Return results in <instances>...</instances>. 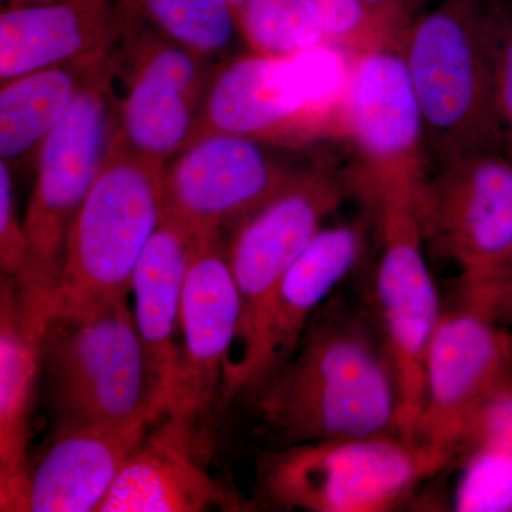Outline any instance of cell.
Listing matches in <instances>:
<instances>
[{"label": "cell", "instance_id": "7", "mask_svg": "<svg viewBox=\"0 0 512 512\" xmlns=\"http://www.w3.org/2000/svg\"><path fill=\"white\" fill-rule=\"evenodd\" d=\"M441 470L429 451L397 434L308 441L265 451L258 481L269 500L311 512H383Z\"/></svg>", "mask_w": 512, "mask_h": 512}, {"label": "cell", "instance_id": "22", "mask_svg": "<svg viewBox=\"0 0 512 512\" xmlns=\"http://www.w3.org/2000/svg\"><path fill=\"white\" fill-rule=\"evenodd\" d=\"M89 69L59 64L2 82V160L9 163L30 151L39 150L72 107L82 89L84 74Z\"/></svg>", "mask_w": 512, "mask_h": 512}, {"label": "cell", "instance_id": "30", "mask_svg": "<svg viewBox=\"0 0 512 512\" xmlns=\"http://www.w3.org/2000/svg\"><path fill=\"white\" fill-rule=\"evenodd\" d=\"M498 100H500L501 119H503L505 133H507L512 160V35L508 37L503 56H501Z\"/></svg>", "mask_w": 512, "mask_h": 512}, {"label": "cell", "instance_id": "21", "mask_svg": "<svg viewBox=\"0 0 512 512\" xmlns=\"http://www.w3.org/2000/svg\"><path fill=\"white\" fill-rule=\"evenodd\" d=\"M227 498L190 441L158 421L124 461L99 512H200Z\"/></svg>", "mask_w": 512, "mask_h": 512}, {"label": "cell", "instance_id": "6", "mask_svg": "<svg viewBox=\"0 0 512 512\" xmlns=\"http://www.w3.org/2000/svg\"><path fill=\"white\" fill-rule=\"evenodd\" d=\"M164 167L110 143L70 229L62 278L47 316L128 296L138 259L163 214Z\"/></svg>", "mask_w": 512, "mask_h": 512}, {"label": "cell", "instance_id": "10", "mask_svg": "<svg viewBox=\"0 0 512 512\" xmlns=\"http://www.w3.org/2000/svg\"><path fill=\"white\" fill-rule=\"evenodd\" d=\"M241 299L222 232L194 235L181 299L180 353L161 423L195 443L198 424L221 403L225 366L238 342Z\"/></svg>", "mask_w": 512, "mask_h": 512}, {"label": "cell", "instance_id": "23", "mask_svg": "<svg viewBox=\"0 0 512 512\" xmlns=\"http://www.w3.org/2000/svg\"><path fill=\"white\" fill-rule=\"evenodd\" d=\"M120 8L205 57L227 49L238 28L227 0H120Z\"/></svg>", "mask_w": 512, "mask_h": 512}, {"label": "cell", "instance_id": "9", "mask_svg": "<svg viewBox=\"0 0 512 512\" xmlns=\"http://www.w3.org/2000/svg\"><path fill=\"white\" fill-rule=\"evenodd\" d=\"M121 15L123 33L114 63L124 96L116 97L110 143L167 165L187 146L214 73L208 57Z\"/></svg>", "mask_w": 512, "mask_h": 512}, {"label": "cell", "instance_id": "25", "mask_svg": "<svg viewBox=\"0 0 512 512\" xmlns=\"http://www.w3.org/2000/svg\"><path fill=\"white\" fill-rule=\"evenodd\" d=\"M456 511H512V454L476 448L464 454Z\"/></svg>", "mask_w": 512, "mask_h": 512}, {"label": "cell", "instance_id": "4", "mask_svg": "<svg viewBox=\"0 0 512 512\" xmlns=\"http://www.w3.org/2000/svg\"><path fill=\"white\" fill-rule=\"evenodd\" d=\"M40 369L55 430L153 420L146 356L128 296L84 311L49 315Z\"/></svg>", "mask_w": 512, "mask_h": 512}, {"label": "cell", "instance_id": "16", "mask_svg": "<svg viewBox=\"0 0 512 512\" xmlns=\"http://www.w3.org/2000/svg\"><path fill=\"white\" fill-rule=\"evenodd\" d=\"M512 335L457 306L443 312L426 357V390L419 446L441 468L456 456L468 419L503 379Z\"/></svg>", "mask_w": 512, "mask_h": 512}, {"label": "cell", "instance_id": "11", "mask_svg": "<svg viewBox=\"0 0 512 512\" xmlns=\"http://www.w3.org/2000/svg\"><path fill=\"white\" fill-rule=\"evenodd\" d=\"M346 195L348 184L335 171L311 168L235 227L227 256L241 299L239 355L251 346L282 276Z\"/></svg>", "mask_w": 512, "mask_h": 512}, {"label": "cell", "instance_id": "13", "mask_svg": "<svg viewBox=\"0 0 512 512\" xmlns=\"http://www.w3.org/2000/svg\"><path fill=\"white\" fill-rule=\"evenodd\" d=\"M340 134L355 143L375 190L384 185L423 190L429 156L402 42L353 55Z\"/></svg>", "mask_w": 512, "mask_h": 512}, {"label": "cell", "instance_id": "12", "mask_svg": "<svg viewBox=\"0 0 512 512\" xmlns=\"http://www.w3.org/2000/svg\"><path fill=\"white\" fill-rule=\"evenodd\" d=\"M424 235L456 262L461 279L508 274L512 266V160L477 154L440 168L419 198Z\"/></svg>", "mask_w": 512, "mask_h": 512}, {"label": "cell", "instance_id": "8", "mask_svg": "<svg viewBox=\"0 0 512 512\" xmlns=\"http://www.w3.org/2000/svg\"><path fill=\"white\" fill-rule=\"evenodd\" d=\"M375 191L383 242L376 275L377 316L399 387L400 437L419 446L426 357L443 312L424 258L420 192L403 185Z\"/></svg>", "mask_w": 512, "mask_h": 512}, {"label": "cell", "instance_id": "27", "mask_svg": "<svg viewBox=\"0 0 512 512\" xmlns=\"http://www.w3.org/2000/svg\"><path fill=\"white\" fill-rule=\"evenodd\" d=\"M476 448L512 454V366L493 393L471 414L458 441L456 456Z\"/></svg>", "mask_w": 512, "mask_h": 512}, {"label": "cell", "instance_id": "5", "mask_svg": "<svg viewBox=\"0 0 512 512\" xmlns=\"http://www.w3.org/2000/svg\"><path fill=\"white\" fill-rule=\"evenodd\" d=\"M114 52L84 74L66 116L37 150L36 181L26 211V261L18 282L47 316L62 278L67 238L99 174L113 136Z\"/></svg>", "mask_w": 512, "mask_h": 512}, {"label": "cell", "instance_id": "17", "mask_svg": "<svg viewBox=\"0 0 512 512\" xmlns=\"http://www.w3.org/2000/svg\"><path fill=\"white\" fill-rule=\"evenodd\" d=\"M120 0H49L0 13V80L70 64L89 69L119 46Z\"/></svg>", "mask_w": 512, "mask_h": 512}, {"label": "cell", "instance_id": "14", "mask_svg": "<svg viewBox=\"0 0 512 512\" xmlns=\"http://www.w3.org/2000/svg\"><path fill=\"white\" fill-rule=\"evenodd\" d=\"M365 245L362 224L320 228L276 285L251 346L225 366L221 404L248 396L291 359L306 326L355 268Z\"/></svg>", "mask_w": 512, "mask_h": 512}, {"label": "cell", "instance_id": "32", "mask_svg": "<svg viewBox=\"0 0 512 512\" xmlns=\"http://www.w3.org/2000/svg\"><path fill=\"white\" fill-rule=\"evenodd\" d=\"M5 6H22V5H36V3H45L49 0H2Z\"/></svg>", "mask_w": 512, "mask_h": 512}, {"label": "cell", "instance_id": "1", "mask_svg": "<svg viewBox=\"0 0 512 512\" xmlns=\"http://www.w3.org/2000/svg\"><path fill=\"white\" fill-rule=\"evenodd\" d=\"M276 447L399 433L396 373L379 322L323 303L281 369L251 396Z\"/></svg>", "mask_w": 512, "mask_h": 512}, {"label": "cell", "instance_id": "18", "mask_svg": "<svg viewBox=\"0 0 512 512\" xmlns=\"http://www.w3.org/2000/svg\"><path fill=\"white\" fill-rule=\"evenodd\" d=\"M42 313L13 279L0 286V510L23 511Z\"/></svg>", "mask_w": 512, "mask_h": 512}, {"label": "cell", "instance_id": "28", "mask_svg": "<svg viewBox=\"0 0 512 512\" xmlns=\"http://www.w3.org/2000/svg\"><path fill=\"white\" fill-rule=\"evenodd\" d=\"M26 234L19 220L8 161H0V271L19 282L25 269Z\"/></svg>", "mask_w": 512, "mask_h": 512}, {"label": "cell", "instance_id": "31", "mask_svg": "<svg viewBox=\"0 0 512 512\" xmlns=\"http://www.w3.org/2000/svg\"><path fill=\"white\" fill-rule=\"evenodd\" d=\"M370 12L403 25L406 0H363Z\"/></svg>", "mask_w": 512, "mask_h": 512}, {"label": "cell", "instance_id": "29", "mask_svg": "<svg viewBox=\"0 0 512 512\" xmlns=\"http://www.w3.org/2000/svg\"><path fill=\"white\" fill-rule=\"evenodd\" d=\"M460 308L477 313L495 325H512V276L461 279Z\"/></svg>", "mask_w": 512, "mask_h": 512}, {"label": "cell", "instance_id": "34", "mask_svg": "<svg viewBox=\"0 0 512 512\" xmlns=\"http://www.w3.org/2000/svg\"><path fill=\"white\" fill-rule=\"evenodd\" d=\"M503 276H512V266H511L510 271H508V274H505V275H503Z\"/></svg>", "mask_w": 512, "mask_h": 512}, {"label": "cell", "instance_id": "24", "mask_svg": "<svg viewBox=\"0 0 512 512\" xmlns=\"http://www.w3.org/2000/svg\"><path fill=\"white\" fill-rule=\"evenodd\" d=\"M237 23L258 55L291 56L328 42L313 0H245Z\"/></svg>", "mask_w": 512, "mask_h": 512}, {"label": "cell", "instance_id": "15", "mask_svg": "<svg viewBox=\"0 0 512 512\" xmlns=\"http://www.w3.org/2000/svg\"><path fill=\"white\" fill-rule=\"evenodd\" d=\"M296 174L275 164L251 138L205 137L165 165L163 212L192 235L222 232L264 207Z\"/></svg>", "mask_w": 512, "mask_h": 512}, {"label": "cell", "instance_id": "19", "mask_svg": "<svg viewBox=\"0 0 512 512\" xmlns=\"http://www.w3.org/2000/svg\"><path fill=\"white\" fill-rule=\"evenodd\" d=\"M153 426L148 416L53 434L30 468L26 512H99L121 466Z\"/></svg>", "mask_w": 512, "mask_h": 512}, {"label": "cell", "instance_id": "2", "mask_svg": "<svg viewBox=\"0 0 512 512\" xmlns=\"http://www.w3.org/2000/svg\"><path fill=\"white\" fill-rule=\"evenodd\" d=\"M505 36L503 20L485 0H447L404 32L402 52L423 114L427 156L430 151L439 168L500 148Z\"/></svg>", "mask_w": 512, "mask_h": 512}, {"label": "cell", "instance_id": "3", "mask_svg": "<svg viewBox=\"0 0 512 512\" xmlns=\"http://www.w3.org/2000/svg\"><path fill=\"white\" fill-rule=\"evenodd\" d=\"M352 63L348 50L330 42L291 56L232 60L212 74L185 148L218 134L289 146L340 134Z\"/></svg>", "mask_w": 512, "mask_h": 512}, {"label": "cell", "instance_id": "26", "mask_svg": "<svg viewBox=\"0 0 512 512\" xmlns=\"http://www.w3.org/2000/svg\"><path fill=\"white\" fill-rule=\"evenodd\" d=\"M325 22L328 42L352 55L400 42L402 26L367 9L363 0H313Z\"/></svg>", "mask_w": 512, "mask_h": 512}, {"label": "cell", "instance_id": "33", "mask_svg": "<svg viewBox=\"0 0 512 512\" xmlns=\"http://www.w3.org/2000/svg\"><path fill=\"white\" fill-rule=\"evenodd\" d=\"M228 5L234 10L235 16H238L239 10L244 6L245 0H227Z\"/></svg>", "mask_w": 512, "mask_h": 512}, {"label": "cell", "instance_id": "20", "mask_svg": "<svg viewBox=\"0 0 512 512\" xmlns=\"http://www.w3.org/2000/svg\"><path fill=\"white\" fill-rule=\"evenodd\" d=\"M192 241L194 235L163 212L131 281L134 319L146 356L154 423L163 417L173 393L180 353L181 299Z\"/></svg>", "mask_w": 512, "mask_h": 512}]
</instances>
